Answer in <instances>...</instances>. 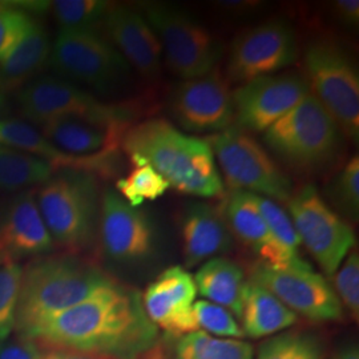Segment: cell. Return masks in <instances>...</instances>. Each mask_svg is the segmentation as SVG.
<instances>
[{
  "label": "cell",
  "instance_id": "obj_1",
  "mask_svg": "<svg viewBox=\"0 0 359 359\" xmlns=\"http://www.w3.org/2000/svg\"><path fill=\"white\" fill-rule=\"evenodd\" d=\"M29 339L44 348L104 359H149L158 329L145 313L142 294L116 281L52 318Z\"/></svg>",
  "mask_w": 359,
  "mask_h": 359
},
{
  "label": "cell",
  "instance_id": "obj_2",
  "mask_svg": "<svg viewBox=\"0 0 359 359\" xmlns=\"http://www.w3.org/2000/svg\"><path fill=\"white\" fill-rule=\"evenodd\" d=\"M121 148L132 164L149 165L177 192L215 198L224 194V181L206 139L182 133L163 118L133 124Z\"/></svg>",
  "mask_w": 359,
  "mask_h": 359
},
{
  "label": "cell",
  "instance_id": "obj_3",
  "mask_svg": "<svg viewBox=\"0 0 359 359\" xmlns=\"http://www.w3.org/2000/svg\"><path fill=\"white\" fill-rule=\"evenodd\" d=\"M114 283L96 264L71 253L29 262L23 268L16 335L32 338L52 318Z\"/></svg>",
  "mask_w": 359,
  "mask_h": 359
},
{
  "label": "cell",
  "instance_id": "obj_4",
  "mask_svg": "<svg viewBox=\"0 0 359 359\" xmlns=\"http://www.w3.org/2000/svg\"><path fill=\"white\" fill-rule=\"evenodd\" d=\"M35 197L55 244L71 255L90 248L102 204L97 176L77 169H59L39 185Z\"/></svg>",
  "mask_w": 359,
  "mask_h": 359
},
{
  "label": "cell",
  "instance_id": "obj_5",
  "mask_svg": "<svg viewBox=\"0 0 359 359\" xmlns=\"http://www.w3.org/2000/svg\"><path fill=\"white\" fill-rule=\"evenodd\" d=\"M344 133L311 95L264 132V142L287 167L298 173H321L342 152Z\"/></svg>",
  "mask_w": 359,
  "mask_h": 359
},
{
  "label": "cell",
  "instance_id": "obj_6",
  "mask_svg": "<svg viewBox=\"0 0 359 359\" xmlns=\"http://www.w3.org/2000/svg\"><path fill=\"white\" fill-rule=\"evenodd\" d=\"M206 140L231 191L253 193L283 204L292 198V180L250 133L231 126Z\"/></svg>",
  "mask_w": 359,
  "mask_h": 359
},
{
  "label": "cell",
  "instance_id": "obj_7",
  "mask_svg": "<svg viewBox=\"0 0 359 359\" xmlns=\"http://www.w3.org/2000/svg\"><path fill=\"white\" fill-rule=\"evenodd\" d=\"M310 93L333 117L344 136L359 140V76L353 60L333 41L309 44L304 55Z\"/></svg>",
  "mask_w": 359,
  "mask_h": 359
},
{
  "label": "cell",
  "instance_id": "obj_8",
  "mask_svg": "<svg viewBox=\"0 0 359 359\" xmlns=\"http://www.w3.org/2000/svg\"><path fill=\"white\" fill-rule=\"evenodd\" d=\"M22 115L35 126L55 120H86L105 126L132 127L130 108L99 102L93 95L72 81L53 76H40L27 83L18 93Z\"/></svg>",
  "mask_w": 359,
  "mask_h": 359
},
{
  "label": "cell",
  "instance_id": "obj_9",
  "mask_svg": "<svg viewBox=\"0 0 359 359\" xmlns=\"http://www.w3.org/2000/svg\"><path fill=\"white\" fill-rule=\"evenodd\" d=\"M48 65L57 75L102 92L120 88L130 75L127 60L97 29H60Z\"/></svg>",
  "mask_w": 359,
  "mask_h": 359
},
{
  "label": "cell",
  "instance_id": "obj_10",
  "mask_svg": "<svg viewBox=\"0 0 359 359\" xmlns=\"http://www.w3.org/2000/svg\"><path fill=\"white\" fill-rule=\"evenodd\" d=\"M142 10L160 40L172 72L189 80L204 76L217 67L222 48L205 26L163 3H144Z\"/></svg>",
  "mask_w": 359,
  "mask_h": 359
},
{
  "label": "cell",
  "instance_id": "obj_11",
  "mask_svg": "<svg viewBox=\"0 0 359 359\" xmlns=\"http://www.w3.org/2000/svg\"><path fill=\"white\" fill-rule=\"evenodd\" d=\"M286 205L301 244L305 245L323 274L333 278L355 245L353 228L327 205L311 184L293 193Z\"/></svg>",
  "mask_w": 359,
  "mask_h": 359
},
{
  "label": "cell",
  "instance_id": "obj_12",
  "mask_svg": "<svg viewBox=\"0 0 359 359\" xmlns=\"http://www.w3.org/2000/svg\"><path fill=\"white\" fill-rule=\"evenodd\" d=\"M249 281L266 289L286 308L310 321L342 320L344 308L333 286L311 266L277 269L257 261L250 269Z\"/></svg>",
  "mask_w": 359,
  "mask_h": 359
},
{
  "label": "cell",
  "instance_id": "obj_13",
  "mask_svg": "<svg viewBox=\"0 0 359 359\" xmlns=\"http://www.w3.org/2000/svg\"><path fill=\"white\" fill-rule=\"evenodd\" d=\"M297 57L298 47L293 28L280 19L269 20L234 39L228 77L231 81L244 84L294 65Z\"/></svg>",
  "mask_w": 359,
  "mask_h": 359
},
{
  "label": "cell",
  "instance_id": "obj_14",
  "mask_svg": "<svg viewBox=\"0 0 359 359\" xmlns=\"http://www.w3.org/2000/svg\"><path fill=\"white\" fill-rule=\"evenodd\" d=\"M170 115L192 133H218L234 123L229 83L216 67L204 76L184 80L172 90Z\"/></svg>",
  "mask_w": 359,
  "mask_h": 359
},
{
  "label": "cell",
  "instance_id": "obj_15",
  "mask_svg": "<svg viewBox=\"0 0 359 359\" xmlns=\"http://www.w3.org/2000/svg\"><path fill=\"white\" fill-rule=\"evenodd\" d=\"M310 93L306 79L297 74L253 79L231 92L237 127L265 132Z\"/></svg>",
  "mask_w": 359,
  "mask_h": 359
},
{
  "label": "cell",
  "instance_id": "obj_16",
  "mask_svg": "<svg viewBox=\"0 0 359 359\" xmlns=\"http://www.w3.org/2000/svg\"><path fill=\"white\" fill-rule=\"evenodd\" d=\"M97 231L105 256L116 262H139L154 255L156 237L151 219L115 189L102 194Z\"/></svg>",
  "mask_w": 359,
  "mask_h": 359
},
{
  "label": "cell",
  "instance_id": "obj_17",
  "mask_svg": "<svg viewBox=\"0 0 359 359\" xmlns=\"http://www.w3.org/2000/svg\"><path fill=\"white\" fill-rule=\"evenodd\" d=\"M196 295L192 274L181 266H170L148 285L142 306L157 329L179 338L200 330L193 310Z\"/></svg>",
  "mask_w": 359,
  "mask_h": 359
},
{
  "label": "cell",
  "instance_id": "obj_18",
  "mask_svg": "<svg viewBox=\"0 0 359 359\" xmlns=\"http://www.w3.org/2000/svg\"><path fill=\"white\" fill-rule=\"evenodd\" d=\"M55 243L39 210L35 189H27L11 198L0 213V258L20 261L44 256Z\"/></svg>",
  "mask_w": 359,
  "mask_h": 359
},
{
  "label": "cell",
  "instance_id": "obj_19",
  "mask_svg": "<svg viewBox=\"0 0 359 359\" xmlns=\"http://www.w3.org/2000/svg\"><path fill=\"white\" fill-rule=\"evenodd\" d=\"M107 38L147 81L161 74L163 48L156 32L142 13L124 6H114L103 22Z\"/></svg>",
  "mask_w": 359,
  "mask_h": 359
},
{
  "label": "cell",
  "instance_id": "obj_20",
  "mask_svg": "<svg viewBox=\"0 0 359 359\" xmlns=\"http://www.w3.org/2000/svg\"><path fill=\"white\" fill-rule=\"evenodd\" d=\"M222 210L231 236L249 248L258 257V262L277 269L310 266L302 258L289 256L276 244L257 204L256 194L231 191Z\"/></svg>",
  "mask_w": 359,
  "mask_h": 359
},
{
  "label": "cell",
  "instance_id": "obj_21",
  "mask_svg": "<svg viewBox=\"0 0 359 359\" xmlns=\"http://www.w3.org/2000/svg\"><path fill=\"white\" fill-rule=\"evenodd\" d=\"M0 142L47 161L55 170L77 169L90 172L95 176H104L112 175L117 167L118 154L92 157L67 154L48 142L39 129L22 120L0 118Z\"/></svg>",
  "mask_w": 359,
  "mask_h": 359
},
{
  "label": "cell",
  "instance_id": "obj_22",
  "mask_svg": "<svg viewBox=\"0 0 359 359\" xmlns=\"http://www.w3.org/2000/svg\"><path fill=\"white\" fill-rule=\"evenodd\" d=\"M181 237L182 255L188 268L229 252L233 245L224 210L205 203H192L185 208Z\"/></svg>",
  "mask_w": 359,
  "mask_h": 359
},
{
  "label": "cell",
  "instance_id": "obj_23",
  "mask_svg": "<svg viewBox=\"0 0 359 359\" xmlns=\"http://www.w3.org/2000/svg\"><path fill=\"white\" fill-rule=\"evenodd\" d=\"M130 127L105 126L86 120H55L39 126V132L57 149L76 157L118 154Z\"/></svg>",
  "mask_w": 359,
  "mask_h": 359
},
{
  "label": "cell",
  "instance_id": "obj_24",
  "mask_svg": "<svg viewBox=\"0 0 359 359\" xmlns=\"http://www.w3.org/2000/svg\"><path fill=\"white\" fill-rule=\"evenodd\" d=\"M52 41L47 27L32 15L13 43L0 59V87L15 90L25 87L50 63Z\"/></svg>",
  "mask_w": 359,
  "mask_h": 359
},
{
  "label": "cell",
  "instance_id": "obj_25",
  "mask_svg": "<svg viewBox=\"0 0 359 359\" xmlns=\"http://www.w3.org/2000/svg\"><path fill=\"white\" fill-rule=\"evenodd\" d=\"M193 278L197 293L206 301L229 310L238 318L241 317L248 281L238 264L225 257H215L204 262Z\"/></svg>",
  "mask_w": 359,
  "mask_h": 359
},
{
  "label": "cell",
  "instance_id": "obj_26",
  "mask_svg": "<svg viewBox=\"0 0 359 359\" xmlns=\"http://www.w3.org/2000/svg\"><path fill=\"white\" fill-rule=\"evenodd\" d=\"M240 320L244 335L257 339L283 333L298 321V316L266 289L248 281Z\"/></svg>",
  "mask_w": 359,
  "mask_h": 359
},
{
  "label": "cell",
  "instance_id": "obj_27",
  "mask_svg": "<svg viewBox=\"0 0 359 359\" xmlns=\"http://www.w3.org/2000/svg\"><path fill=\"white\" fill-rule=\"evenodd\" d=\"M253 346L243 339L194 332L176 338L164 359H253Z\"/></svg>",
  "mask_w": 359,
  "mask_h": 359
},
{
  "label": "cell",
  "instance_id": "obj_28",
  "mask_svg": "<svg viewBox=\"0 0 359 359\" xmlns=\"http://www.w3.org/2000/svg\"><path fill=\"white\" fill-rule=\"evenodd\" d=\"M56 170L44 160L0 142V189L25 191L41 185Z\"/></svg>",
  "mask_w": 359,
  "mask_h": 359
},
{
  "label": "cell",
  "instance_id": "obj_29",
  "mask_svg": "<svg viewBox=\"0 0 359 359\" xmlns=\"http://www.w3.org/2000/svg\"><path fill=\"white\" fill-rule=\"evenodd\" d=\"M256 359H325V347L313 334L283 332L266 339Z\"/></svg>",
  "mask_w": 359,
  "mask_h": 359
},
{
  "label": "cell",
  "instance_id": "obj_30",
  "mask_svg": "<svg viewBox=\"0 0 359 359\" xmlns=\"http://www.w3.org/2000/svg\"><path fill=\"white\" fill-rule=\"evenodd\" d=\"M112 3L105 0H56L51 1L53 16L60 29H96Z\"/></svg>",
  "mask_w": 359,
  "mask_h": 359
},
{
  "label": "cell",
  "instance_id": "obj_31",
  "mask_svg": "<svg viewBox=\"0 0 359 359\" xmlns=\"http://www.w3.org/2000/svg\"><path fill=\"white\" fill-rule=\"evenodd\" d=\"M169 189L170 185L167 180L149 165H137L127 177L116 182V192L133 208L163 197Z\"/></svg>",
  "mask_w": 359,
  "mask_h": 359
},
{
  "label": "cell",
  "instance_id": "obj_32",
  "mask_svg": "<svg viewBox=\"0 0 359 359\" xmlns=\"http://www.w3.org/2000/svg\"><path fill=\"white\" fill-rule=\"evenodd\" d=\"M23 266L19 261L0 258V344L15 330Z\"/></svg>",
  "mask_w": 359,
  "mask_h": 359
},
{
  "label": "cell",
  "instance_id": "obj_33",
  "mask_svg": "<svg viewBox=\"0 0 359 359\" xmlns=\"http://www.w3.org/2000/svg\"><path fill=\"white\" fill-rule=\"evenodd\" d=\"M257 204L262 213V217L266 222L270 234L276 244L283 249L285 253L294 258H301L299 249V237L294 229V225L286 210L278 205L276 201L256 194Z\"/></svg>",
  "mask_w": 359,
  "mask_h": 359
},
{
  "label": "cell",
  "instance_id": "obj_34",
  "mask_svg": "<svg viewBox=\"0 0 359 359\" xmlns=\"http://www.w3.org/2000/svg\"><path fill=\"white\" fill-rule=\"evenodd\" d=\"M329 197L335 208L350 219L359 216V157H351L330 184Z\"/></svg>",
  "mask_w": 359,
  "mask_h": 359
},
{
  "label": "cell",
  "instance_id": "obj_35",
  "mask_svg": "<svg viewBox=\"0 0 359 359\" xmlns=\"http://www.w3.org/2000/svg\"><path fill=\"white\" fill-rule=\"evenodd\" d=\"M193 310L198 329L201 332H205L213 337L216 335L217 338H244V332L241 326L234 320V316L229 310L206 299L196 301L193 305Z\"/></svg>",
  "mask_w": 359,
  "mask_h": 359
},
{
  "label": "cell",
  "instance_id": "obj_36",
  "mask_svg": "<svg viewBox=\"0 0 359 359\" xmlns=\"http://www.w3.org/2000/svg\"><path fill=\"white\" fill-rule=\"evenodd\" d=\"M334 292L338 297L342 308L346 309L353 317L359 318V255L351 250L345 261L333 276Z\"/></svg>",
  "mask_w": 359,
  "mask_h": 359
},
{
  "label": "cell",
  "instance_id": "obj_37",
  "mask_svg": "<svg viewBox=\"0 0 359 359\" xmlns=\"http://www.w3.org/2000/svg\"><path fill=\"white\" fill-rule=\"evenodd\" d=\"M28 13L0 1V59L8 52L26 26Z\"/></svg>",
  "mask_w": 359,
  "mask_h": 359
},
{
  "label": "cell",
  "instance_id": "obj_38",
  "mask_svg": "<svg viewBox=\"0 0 359 359\" xmlns=\"http://www.w3.org/2000/svg\"><path fill=\"white\" fill-rule=\"evenodd\" d=\"M46 348L26 337L13 338L0 344V359H44Z\"/></svg>",
  "mask_w": 359,
  "mask_h": 359
},
{
  "label": "cell",
  "instance_id": "obj_39",
  "mask_svg": "<svg viewBox=\"0 0 359 359\" xmlns=\"http://www.w3.org/2000/svg\"><path fill=\"white\" fill-rule=\"evenodd\" d=\"M335 16L347 26H357L359 22L358 0H338L334 1Z\"/></svg>",
  "mask_w": 359,
  "mask_h": 359
},
{
  "label": "cell",
  "instance_id": "obj_40",
  "mask_svg": "<svg viewBox=\"0 0 359 359\" xmlns=\"http://www.w3.org/2000/svg\"><path fill=\"white\" fill-rule=\"evenodd\" d=\"M44 359H104L95 357L90 354H84L72 350H62V348H46Z\"/></svg>",
  "mask_w": 359,
  "mask_h": 359
},
{
  "label": "cell",
  "instance_id": "obj_41",
  "mask_svg": "<svg viewBox=\"0 0 359 359\" xmlns=\"http://www.w3.org/2000/svg\"><path fill=\"white\" fill-rule=\"evenodd\" d=\"M219 7L229 10V11H249L252 8H257L259 1H250V0H225L218 1Z\"/></svg>",
  "mask_w": 359,
  "mask_h": 359
},
{
  "label": "cell",
  "instance_id": "obj_42",
  "mask_svg": "<svg viewBox=\"0 0 359 359\" xmlns=\"http://www.w3.org/2000/svg\"><path fill=\"white\" fill-rule=\"evenodd\" d=\"M332 359H359V348L355 344L341 347Z\"/></svg>",
  "mask_w": 359,
  "mask_h": 359
},
{
  "label": "cell",
  "instance_id": "obj_43",
  "mask_svg": "<svg viewBox=\"0 0 359 359\" xmlns=\"http://www.w3.org/2000/svg\"><path fill=\"white\" fill-rule=\"evenodd\" d=\"M3 105V97H1V95H0V107Z\"/></svg>",
  "mask_w": 359,
  "mask_h": 359
}]
</instances>
